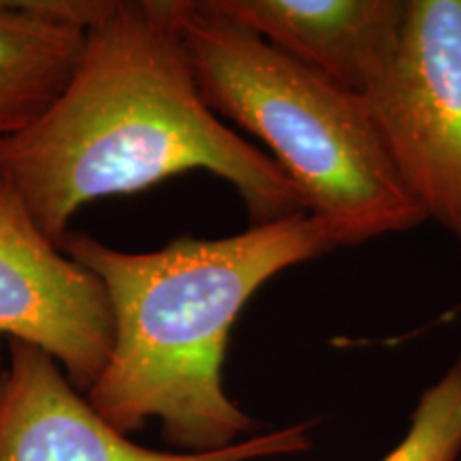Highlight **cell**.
<instances>
[{"mask_svg": "<svg viewBox=\"0 0 461 461\" xmlns=\"http://www.w3.org/2000/svg\"><path fill=\"white\" fill-rule=\"evenodd\" d=\"M62 250L99 276L112 303L113 346L90 406L122 434L158 420L169 445L210 453L255 429L224 391L230 327L265 282L333 246L308 212L222 240L182 235L152 252L68 230Z\"/></svg>", "mask_w": 461, "mask_h": 461, "instance_id": "obj_2", "label": "cell"}, {"mask_svg": "<svg viewBox=\"0 0 461 461\" xmlns=\"http://www.w3.org/2000/svg\"><path fill=\"white\" fill-rule=\"evenodd\" d=\"M461 455V357L420 395L411 428L383 461H457Z\"/></svg>", "mask_w": 461, "mask_h": 461, "instance_id": "obj_9", "label": "cell"}, {"mask_svg": "<svg viewBox=\"0 0 461 461\" xmlns=\"http://www.w3.org/2000/svg\"><path fill=\"white\" fill-rule=\"evenodd\" d=\"M282 54L363 96L400 45L403 0H210Z\"/></svg>", "mask_w": 461, "mask_h": 461, "instance_id": "obj_7", "label": "cell"}, {"mask_svg": "<svg viewBox=\"0 0 461 461\" xmlns=\"http://www.w3.org/2000/svg\"><path fill=\"white\" fill-rule=\"evenodd\" d=\"M105 0H0V141L54 105Z\"/></svg>", "mask_w": 461, "mask_h": 461, "instance_id": "obj_8", "label": "cell"}, {"mask_svg": "<svg viewBox=\"0 0 461 461\" xmlns=\"http://www.w3.org/2000/svg\"><path fill=\"white\" fill-rule=\"evenodd\" d=\"M0 336L54 357L77 391L88 393L113 346L107 291L88 267L56 246L0 180Z\"/></svg>", "mask_w": 461, "mask_h": 461, "instance_id": "obj_5", "label": "cell"}, {"mask_svg": "<svg viewBox=\"0 0 461 461\" xmlns=\"http://www.w3.org/2000/svg\"><path fill=\"white\" fill-rule=\"evenodd\" d=\"M193 169L229 182L250 224L310 212L276 160L205 105L176 0H105L62 95L0 141V180L60 248L79 207Z\"/></svg>", "mask_w": 461, "mask_h": 461, "instance_id": "obj_1", "label": "cell"}, {"mask_svg": "<svg viewBox=\"0 0 461 461\" xmlns=\"http://www.w3.org/2000/svg\"><path fill=\"white\" fill-rule=\"evenodd\" d=\"M312 425L302 420L210 453L154 451L107 423L37 346L9 339L0 378V461H257L308 451Z\"/></svg>", "mask_w": 461, "mask_h": 461, "instance_id": "obj_6", "label": "cell"}, {"mask_svg": "<svg viewBox=\"0 0 461 461\" xmlns=\"http://www.w3.org/2000/svg\"><path fill=\"white\" fill-rule=\"evenodd\" d=\"M363 99L403 186L461 241V0L406 3L393 60Z\"/></svg>", "mask_w": 461, "mask_h": 461, "instance_id": "obj_4", "label": "cell"}, {"mask_svg": "<svg viewBox=\"0 0 461 461\" xmlns=\"http://www.w3.org/2000/svg\"><path fill=\"white\" fill-rule=\"evenodd\" d=\"M176 15L205 105L267 146L333 248L428 221L397 176L363 96L285 56L210 0H176Z\"/></svg>", "mask_w": 461, "mask_h": 461, "instance_id": "obj_3", "label": "cell"}]
</instances>
